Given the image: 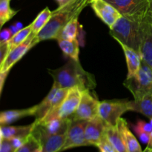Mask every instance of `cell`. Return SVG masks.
<instances>
[{
    "mask_svg": "<svg viewBox=\"0 0 152 152\" xmlns=\"http://www.w3.org/2000/svg\"><path fill=\"white\" fill-rule=\"evenodd\" d=\"M58 42L59 47L62 49L64 54L68 56L71 59L75 61H79V53H80V47L79 42L77 38L74 39H56Z\"/></svg>",
    "mask_w": 152,
    "mask_h": 152,
    "instance_id": "cell-23",
    "label": "cell"
},
{
    "mask_svg": "<svg viewBox=\"0 0 152 152\" xmlns=\"http://www.w3.org/2000/svg\"><path fill=\"white\" fill-rule=\"evenodd\" d=\"M15 25H16V28H17L19 30H21L22 28H22V23H21V22H16V23H15Z\"/></svg>",
    "mask_w": 152,
    "mask_h": 152,
    "instance_id": "cell-40",
    "label": "cell"
},
{
    "mask_svg": "<svg viewBox=\"0 0 152 152\" xmlns=\"http://www.w3.org/2000/svg\"><path fill=\"white\" fill-rule=\"evenodd\" d=\"M40 148L37 140L33 136L32 134L28 136V140L23 145L16 149L14 152H36Z\"/></svg>",
    "mask_w": 152,
    "mask_h": 152,
    "instance_id": "cell-28",
    "label": "cell"
},
{
    "mask_svg": "<svg viewBox=\"0 0 152 152\" xmlns=\"http://www.w3.org/2000/svg\"><path fill=\"white\" fill-rule=\"evenodd\" d=\"M35 36V34L31 33L23 42L13 48L8 52L5 59L0 66V72L4 73L10 71V68L33 47L32 42Z\"/></svg>",
    "mask_w": 152,
    "mask_h": 152,
    "instance_id": "cell-12",
    "label": "cell"
},
{
    "mask_svg": "<svg viewBox=\"0 0 152 152\" xmlns=\"http://www.w3.org/2000/svg\"><path fill=\"white\" fill-rule=\"evenodd\" d=\"M124 86L132 92L133 96L152 92V69L142 60L137 75L126 79Z\"/></svg>",
    "mask_w": 152,
    "mask_h": 152,
    "instance_id": "cell-7",
    "label": "cell"
},
{
    "mask_svg": "<svg viewBox=\"0 0 152 152\" xmlns=\"http://www.w3.org/2000/svg\"><path fill=\"white\" fill-rule=\"evenodd\" d=\"M36 152H42V150H41V148H39V149L38 150H37V151H36Z\"/></svg>",
    "mask_w": 152,
    "mask_h": 152,
    "instance_id": "cell-43",
    "label": "cell"
},
{
    "mask_svg": "<svg viewBox=\"0 0 152 152\" xmlns=\"http://www.w3.org/2000/svg\"><path fill=\"white\" fill-rule=\"evenodd\" d=\"M9 29H10V32H11L12 35H14V34H16V33H17L18 31H19V30L17 28H16V26L15 25V24L10 25V26L9 27Z\"/></svg>",
    "mask_w": 152,
    "mask_h": 152,
    "instance_id": "cell-39",
    "label": "cell"
},
{
    "mask_svg": "<svg viewBox=\"0 0 152 152\" xmlns=\"http://www.w3.org/2000/svg\"><path fill=\"white\" fill-rule=\"evenodd\" d=\"M150 123H151V125L152 126V118L150 119Z\"/></svg>",
    "mask_w": 152,
    "mask_h": 152,
    "instance_id": "cell-44",
    "label": "cell"
},
{
    "mask_svg": "<svg viewBox=\"0 0 152 152\" xmlns=\"http://www.w3.org/2000/svg\"><path fill=\"white\" fill-rule=\"evenodd\" d=\"M16 150L12 145L10 140L3 139L1 140V148H0V152H14Z\"/></svg>",
    "mask_w": 152,
    "mask_h": 152,
    "instance_id": "cell-33",
    "label": "cell"
},
{
    "mask_svg": "<svg viewBox=\"0 0 152 152\" xmlns=\"http://www.w3.org/2000/svg\"><path fill=\"white\" fill-rule=\"evenodd\" d=\"M2 140V134H1V127H0V140Z\"/></svg>",
    "mask_w": 152,
    "mask_h": 152,
    "instance_id": "cell-42",
    "label": "cell"
},
{
    "mask_svg": "<svg viewBox=\"0 0 152 152\" xmlns=\"http://www.w3.org/2000/svg\"><path fill=\"white\" fill-rule=\"evenodd\" d=\"M100 152H103V151H100Z\"/></svg>",
    "mask_w": 152,
    "mask_h": 152,
    "instance_id": "cell-47",
    "label": "cell"
},
{
    "mask_svg": "<svg viewBox=\"0 0 152 152\" xmlns=\"http://www.w3.org/2000/svg\"><path fill=\"white\" fill-rule=\"evenodd\" d=\"M141 22L121 16L110 28V34L117 42L123 43L139 53L142 39Z\"/></svg>",
    "mask_w": 152,
    "mask_h": 152,
    "instance_id": "cell-3",
    "label": "cell"
},
{
    "mask_svg": "<svg viewBox=\"0 0 152 152\" xmlns=\"http://www.w3.org/2000/svg\"><path fill=\"white\" fill-rule=\"evenodd\" d=\"M56 1L58 4V7H60L65 5V4H67L68 3H69L70 1H73V0H56Z\"/></svg>",
    "mask_w": 152,
    "mask_h": 152,
    "instance_id": "cell-38",
    "label": "cell"
},
{
    "mask_svg": "<svg viewBox=\"0 0 152 152\" xmlns=\"http://www.w3.org/2000/svg\"><path fill=\"white\" fill-rule=\"evenodd\" d=\"M106 126L107 124L99 116L88 120L85 130V137L88 145H95L97 147L105 134Z\"/></svg>",
    "mask_w": 152,
    "mask_h": 152,
    "instance_id": "cell-14",
    "label": "cell"
},
{
    "mask_svg": "<svg viewBox=\"0 0 152 152\" xmlns=\"http://www.w3.org/2000/svg\"><path fill=\"white\" fill-rule=\"evenodd\" d=\"M137 126L138 127L140 128L142 130H143L144 132H147V133L150 134L152 131V126L151 125V123H146L145 121L142 120H139L137 123Z\"/></svg>",
    "mask_w": 152,
    "mask_h": 152,
    "instance_id": "cell-35",
    "label": "cell"
},
{
    "mask_svg": "<svg viewBox=\"0 0 152 152\" xmlns=\"http://www.w3.org/2000/svg\"><path fill=\"white\" fill-rule=\"evenodd\" d=\"M35 127V123H34L28 126H3L1 127V134L3 139L10 140L16 137H26L31 134L32 131Z\"/></svg>",
    "mask_w": 152,
    "mask_h": 152,
    "instance_id": "cell-21",
    "label": "cell"
},
{
    "mask_svg": "<svg viewBox=\"0 0 152 152\" xmlns=\"http://www.w3.org/2000/svg\"><path fill=\"white\" fill-rule=\"evenodd\" d=\"M90 3L91 0H73L53 10L48 23L33 39V47L41 41L56 39L62 28L73 19L79 17L83 9Z\"/></svg>",
    "mask_w": 152,
    "mask_h": 152,
    "instance_id": "cell-1",
    "label": "cell"
},
{
    "mask_svg": "<svg viewBox=\"0 0 152 152\" xmlns=\"http://www.w3.org/2000/svg\"><path fill=\"white\" fill-rule=\"evenodd\" d=\"M87 122V120H70L66 133V140L61 151L76 147L88 145L85 137V130Z\"/></svg>",
    "mask_w": 152,
    "mask_h": 152,
    "instance_id": "cell-9",
    "label": "cell"
},
{
    "mask_svg": "<svg viewBox=\"0 0 152 152\" xmlns=\"http://www.w3.org/2000/svg\"><path fill=\"white\" fill-rule=\"evenodd\" d=\"M129 111H132V101L112 99L99 102V116L108 126H118L122 115Z\"/></svg>",
    "mask_w": 152,
    "mask_h": 152,
    "instance_id": "cell-4",
    "label": "cell"
},
{
    "mask_svg": "<svg viewBox=\"0 0 152 152\" xmlns=\"http://www.w3.org/2000/svg\"><path fill=\"white\" fill-rule=\"evenodd\" d=\"M48 71L53 77V83L58 85L59 88H78L82 91H84L96 86L94 75L83 69L80 61L70 59L60 68Z\"/></svg>",
    "mask_w": 152,
    "mask_h": 152,
    "instance_id": "cell-2",
    "label": "cell"
},
{
    "mask_svg": "<svg viewBox=\"0 0 152 152\" xmlns=\"http://www.w3.org/2000/svg\"><path fill=\"white\" fill-rule=\"evenodd\" d=\"M141 39L139 53L142 60L152 69V21L147 16L141 22Z\"/></svg>",
    "mask_w": 152,
    "mask_h": 152,
    "instance_id": "cell-11",
    "label": "cell"
},
{
    "mask_svg": "<svg viewBox=\"0 0 152 152\" xmlns=\"http://www.w3.org/2000/svg\"><path fill=\"white\" fill-rule=\"evenodd\" d=\"M132 111L141 113L148 118H152V92L140 94L134 96Z\"/></svg>",
    "mask_w": 152,
    "mask_h": 152,
    "instance_id": "cell-18",
    "label": "cell"
},
{
    "mask_svg": "<svg viewBox=\"0 0 152 152\" xmlns=\"http://www.w3.org/2000/svg\"><path fill=\"white\" fill-rule=\"evenodd\" d=\"M142 152H152V147L147 146L146 148L145 149V151Z\"/></svg>",
    "mask_w": 152,
    "mask_h": 152,
    "instance_id": "cell-41",
    "label": "cell"
},
{
    "mask_svg": "<svg viewBox=\"0 0 152 152\" xmlns=\"http://www.w3.org/2000/svg\"><path fill=\"white\" fill-rule=\"evenodd\" d=\"M132 127H133L134 131L135 133L137 134L138 137L140 138V141H142V142H143L144 144H147V145H148L150 142V134L144 132V131L142 130L140 128L138 127L137 125L133 126Z\"/></svg>",
    "mask_w": 152,
    "mask_h": 152,
    "instance_id": "cell-30",
    "label": "cell"
},
{
    "mask_svg": "<svg viewBox=\"0 0 152 152\" xmlns=\"http://www.w3.org/2000/svg\"><path fill=\"white\" fill-rule=\"evenodd\" d=\"M0 30H1V27H0Z\"/></svg>",
    "mask_w": 152,
    "mask_h": 152,
    "instance_id": "cell-46",
    "label": "cell"
},
{
    "mask_svg": "<svg viewBox=\"0 0 152 152\" xmlns=\"http://www.w3.org/2000/svg\"><path fill=\"white\" fill-rule=\"evenodd\" d=\"M148 4H149V7H148V14H147V18L152 21V0H148Z\"/></svg>",
    "mask_w": 152,
    "mask_h": 152,
    "instance_id": "cell-37",
    "label": "cell"
},
{
    "mask_svg": "<svg viewBox=\"0 0 152 152\" xmlns=\"http://www.w3.org/2000/svg\"><path fill=\"white\" fill-rule=\"evenodd\" d=\"M52 11L48 8V7H45L43 10H42L38 16L36 17L34 22L31 23L32 25V34L37 35L45 26L48 22L50 19V16H51Z\"/></svg>",
    "mask_w": 152,
    "mask_h": 152,
    "instance_id": "cell-25",
    "label": "cell"
},
{
    "mask_svg": "<svg viewBox=\"0 0 152 152\" xmlns=\"http://www.w3.org/2000/svg\"><path fill=\"white\" fill-rule=\"evenodd\" d=\"M78 34V17H76L70 21L59 32L57 38L62 39H74L77 38Z\"/></svg>",
    "mask_w": 152,
    "mask_h": 152,
    "instance_id": "cell-24",
    "label": "cell"
},
{
    "mask_svg": "<svg viewBox=\"0 0 152 152\" xmlns=\"http://www.w3.org/2000/svg\"><path fill=\"white\" fill-rule=\"evenodd\" d=\"M28 137H13L12 138V139H10V142H11L13 147L14 148V149L16 150L25 144V142H26L27 140H28Z\"/></svg>",
    "mask_w": 152,
    "mask_h": 152,
    "instance_id": "cell-31",
    "label": "cell"
},
{
    "mask_svg": "<svg viewBox=\"0 0 152 152\" xmlns=\"http://www.w3.org/2000/svg\"><path fill=\"white\" fill-rule=\"evenodd\" d=\"M31 33H32V25L30 24L28 26L25 27V28L19 30L16 34L12 36V37L10 39V40L7 42V44H8L9 47V51H10L11 49H13V48L16 47V46L19 45V44L23 42L29 37L30 34H31Z\"/></svg>",
    "mask_w": 152,
    "mask_h": 152,
    "instance_id": "cell-26",
    "label": "cell"
},
{
    "mask_svg": "<svg viewBox=\"0 0 152 152\" xmlns=\"http://www.w3.org/2000/svg\"><path fill=\"white\" fill-rule=\"evenodd\" d=\"M59 88V86L55 83H53L51 89L49 91V93L48 94L47 96L45 97V99L39 104L37 105V111H36L35 114H34V116L36 117L35 122L39 123V121H41L50 112V109H51L52 101H53V96H54L55 94L56 93Z\"/></svg>",
    "mask_w": 152,
    "mask_h": 152,
    "instance_id": "cell-20",
    "label": "cell"
},
{
    "mask_svg": "<svg viewBox=\"0 0 152 152\" xmlns=\"http://www.w3.org/2000/svg\"><path fill=\"white\" fill-rule=\"evenodd\" d=\"M18 10H13L10 6V0L0 1V27H2L17 13Z\"/></svg>",
    "mask_w": 152,
    "mask_h": 152,
    "instance_id": "cell-27",
    "label": "cell"
},
{
    "mask_svg": "<svg viewBox=\"0 0 152 152\" xmlns=\"http://www.w3.org/2000/svg\"><path fill=\"white\" fill-rule=\"evenodd\" d=\"M1 140H0V148H1Z\"/></svg>",
    "mask_w": 152,
    "mask_h": 152,
    "instance_id": "cell-45",
    "label": "cell"
},
{
    "mask_svg": "<svg viewBox=\"0 0 152 152\" xmlns=\"http://www.w3.org/2000/svg\"><path fill=\"white\" fill-rule=\"evenodd\" d=\"M105 135L118 152H129L124 139L117 126H110L107 125L105 129Z\"/></svg>",
    "mask_w": 152,
    "mask_h": 152,
    "instance_id": "cell-22",
    "label": "cell"
},
{
    "mask_svg": "<svg viewBox=\"0 0 152 152\" xmlns=\"http://www.w3.org/2000/svg\"><path fill=\"white\" fill-rule=\"evenodd\" d=\"M82 94H83V91L78 88H70L68 92V94L65 96V99L62 101L59 108L48 114L39 123L34 121L35 123L39 124V123H42V122L48 121V120L55 118H69L77 111L79 104L80 102V99H81Z\"/></svg>",
    "mask_w": 152,
    "mask_h": 152,
    "instance_id": "cell-6",
    "label": "cell"
},
{
    "mask_svg": "<svg viewBox=\"0 0 152 152\" xmlns=\"http://www.w3.org/2000/svg\"><path fill=\"white\" fill-rule=\"evenodd\" d=\"M120 45L121 48L124 51L125 56H126V62H127L128 67V75L127 79L132 78L135 77L140 68L142 59L140 55L138 52L134 50V49L128 47L126 45L121 42H118Z\"/></svg>",
    "mask_w": 152,
    "mask_h": 152,
    "instance_id": "cell-17",
    "label": "cell"
},
{
    "mask_svg": "<svg viewBox=\"0 0 152 152\" xmlns=\"http://www.w3.org/2000/svg\"><path fill=\"white\" fill-rule=\"evenodd\" d=\"M12 36L13 35L9 28H4L1 31L0 30V43L8 42Z\"/></svg>",
    "mask_w": 152,
    "mask_h": 152,
    "instance_id": "cell-34",
    "label": "cell"
},
{
    "mask_svg": "<svg viewBox=\"0 0 152 152\" xmlns=\"http://www.w3.org/2000/svg\"><path fill=\"white\" fill-rule=\"evenodd\" d=\"M115 7L121 16L141 22L148 14V0H105Z\"/></svg>",
    "mask_w": 152,
    "mask_h": 152,
    "instance_id": "cell-5",
    "label": "cell"
},
{
    "mask_svg": "<svg viewBox=\"0 0 152 152\" xmlns=\"http://www.w3.org/2000/svg\"><path fill=\"white\" fill-rule=\"evenodd\" d=\"M37 105L25 109L8 110L0 112V126H7L28 116H34Z\"/></svg>",
    "mask_w": 152,
    "mask_h": 152,
    "instance_id": "cell-16",
    "label": "cell"
},
{
    "mask_svg": "<svg viewBox=\"0 0 152 152\" xmlns=\"http://www.w3.org/2000/svg\"><path fill=\"white\" fill-rule=\"evenodd\" d=\"M117 127L124 139L125 143L129 150V152H142L139 142L133 134V133L130 131L127 121L125 119H120Z\"/></svg>",
    "mask_w": 152,
    "mask_h": 152,
    "instance_id": "cell-19",
    "label": "cell"
},
{
    "mask_svg": "<svg viewBox=\"0 0 152 152\" xmlns=\"http://www.w3.org/2000/svg\"><path fill=\"white\" fill-rule=\"evenodd\" d=\"M0 1H1V0H0Z\"/></svg>",
    "mask_w": 152,
    "mask_h": 152,
    "instance_id": "cell-48",
    "label": "cell"
},
{
    "mask_svg": "<svg viewBox=\"0 0 152 152\" xmlns=\"http://www.w3.org/2000/svg\"><path fill=\"white\" fill-rule=\"evenodd\" d=\"M90 4L96 16L109 28L121 16L118 10L105 0H91Z\"/></svg>",
    "mask_w": 152,
    "mask_h": 152,
    "instance_id": "cell-13",
    "label": "cell"
},
{
    "mask_svg": "<svg viewBox=\"0 0 152 152\" xmlns=\"http://www.w3.org/2000/svg\"><path fill=\"white\" fill-rule=\"evenodd\" d=\"M9 52V47L7 42L0 43V66L5 59L7 53Z\"/></svg>",
    "mask_w": 152,
    "mask_h": 152,
    "instance_id": "cell-32",
    "label": "cell"
},
{
    "mask_svg": "<svg viewBox=\"0 0 152 152\" xmlns=\"http://www.w3.org/2000/svg\"><path fill=\"white\" fill-rule=\"evenodd\" d=\"M99 101L89 92L84 91L77 111L69 117L74 120H90L99 116Z\"/></svg>",
    "mask_w": 152,
    "mask_h": 152,
    "instance_id": "cell-8",
    "label": "cell"
},
{
    "mask_svg": "<svg viewBox=\"0 0 152 152\" xmlns=\"http://www.w3.org/2000/svg\"><path fill=\"white\" fill-rule=\"evenodd\" d=\"M70 120V118H55L35 125L48 134H62L67 133Z\"/></svg>",
    "mask_w": 152,
    "mask_h": 152,
    "instance_id": "cell-15",
    "label": "cell"
},
{
    "mask_svg": "<svg viewBox=\"0 0 152 152\" xmlns=\"http://www.w3.org/2000/svg\"><path fill=\"white\" fill-rule=\"evenodd\" d=\"M97 147L99 148L101 151L103 152H118L115 149V148L113 146L112 144L109 142L106 135H105V133L104 136L102 137L100 142L98 144Z\"/></svg>",
    "mask_w": 152,
    "mask_h": 152,
    "instance_id": "cell-29",
    "label": "cell"
},
{
    "mask_svg": "<svg viewBox=\"0 0 152 152\" xmlns=\"http://www.w3.org/2000/svg\"><path fill=\"white\" fill-rule=\"evenodd\" d=\"M8 73L9 72H0V96H1V91L3 89V86H4V82H5V80L7 78V76L8 74Z\"/></svg>",
    "mask_w": 152,
    "mask_h": 152,
    "instance_id": "cell-36",
    "label": "cell"
},
{
    "mask_svg": "<svg viewBox=\"0 0 152 152\" xmlns=\"http://www.w3.org/2000/svg\"><path fill=\"white\" fill-rule=\"evenodd\" d=\"M31 134L39 142L42 152H60L66 140V134H48L36 125Z\"/></svg>",
    "mask_w": 152,
    "mask_h": 152,
    "instance_id": "cell-10",
    "label": "cell"
}]
</instances>
